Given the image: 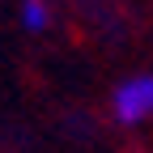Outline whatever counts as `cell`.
Here are the masks:
<instances>
[{"label":"cell","instance_id":"cell-1","mask_svg":"<svg viewBox=\"0 0 153 153\" xmlns=\"http://www.w3.org/2000/svg\"><path fill=\"white\" fill-rule=\"evenodd\" d=\"M111 111H115L119 123H140V119H149V115H153V72L123 81L119 89H115V98H111Z\"/></svg>","mask_w":153,"mask_h":153},{"label":"cell","instance_id":"cell-2","mask_svg":"<svg viewBox=\"0 0 153 153\" xmlns=\"http://www.w3.org/2000/svg\"><path fill=\"white\" fill-rule=\"evenodd\" d=\"M47 17H51V9L43 4V0H26V4H22V22H26V30H43Z\"/></svg>","mask_w":153,"mask_h":153}]
</instances>
